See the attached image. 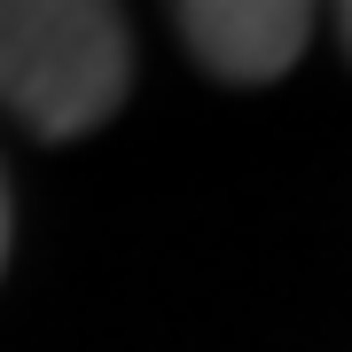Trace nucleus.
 <instances>
[{
  "label": "nucleus",
  "mask_w": 352,
  "mask_h": 352,
  "mask_svg": "<svg viewBox=\"0 0 352 352\" xmlns=\"http://www.w3.org/2000/svg\"><path fill=\"white\" fill-rule=\"evenodd\" d=\"M126 16L102 0H0V102L32 133L71 141L126 102Z\"/></svg>",
  "instance_id": "nucleus-1"
},
{
  "label": "nucleus",
  "mask_w": 352,
  "mask_h": 352,
  "mask_svg": "<svg viewBox=\"0 0 352 352\" xmlns=\"http://www.w3.org/2000/svg\"><path fill=\"white\" fill-rule=\"evenodd\" d=\"M173 24L188 39V55L204 71H219L227 87H266L305 55L314 8H298V0H188Z\"/></svg>",
  "instance_id": "nucleus-2"
},
{
  "label": "nucleus",
  "mask_w": 352,
  "mask_h": 352,
  "mask_svg": "<svg viewBox=\"0 0 352 352\" xmlns=\"http://www.w3.org/2000/svg\"><path fill=\"white\" fill-rule=\"evenodd\" d=\"M0 258H8V188H0Z\"/></svg>",
  "instance_id": "nucleus-3"
},
{
  "label": "nucleus",
  "mask_w": 352,
  "mask_h": 352,
  "mask_svg": "<svg viewBox=\"0 0 352 352\" xmlns=\"http://www.w3.org/2000/svg\"><path fill=\"white\" fill-rule=\"evenodd\" d=\"M337 32H344V47H352V8H337Z\"/></svg>",
  "instance_id": "nucleus-4"
}]
</instances>
